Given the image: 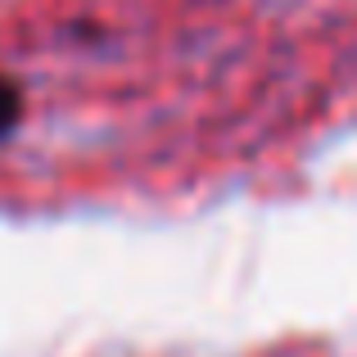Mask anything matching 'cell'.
Segmentation results:
<instances>
[{"label":"cell","mask_w":357,"mask_h":357,"mask_svg":"<svg viewBox=\"0 0 357 357\" xmlns=\"http://www.w3.org/2000/svg\"><path fill=\"white\" fill-rule=\"evenodd\" d=\"M18 118H23V96L9 77H0V136H9L18 127Z\"/></svg>","instance_id":"6da1fadb"}]
</instances>
